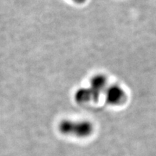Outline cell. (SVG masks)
Here are the masks:
<instances>
[{
    "instance_id": "1",
    "label": "cell",
    "mask_w": 156,
    "mask_h": 156,
    "mask_svg": "<svg viewBox=\"0 0 156 156\" xmlns=\"http://www.w3.org/2000/svg\"><path fill=\"white\" fill-rule=\"evenodd\" d=\"M58 130L64 135L85 138L92 134L93 126L88 121L64 119L58 124Z\"/></svg>"
},
{
    "instance_id": "2",
    "label": "cell",
    "mask_w": 156,
    "mask_h": 156,
    "mask_svg": "<svg viewBox=\"0 0 156 156\" xmlns=\"http://www.w3.org/2000/svg\"><path fill=\"white\" fill-rule=\"evenodd\" d=\"M106 101L112 106H119L125 102L126 95L125 91L118 85H112L106 89Z\"/></svg>"
},
{
    "instance_id": "3",
    "label": "cell",
    "mask_w": 156,
    "mask_h": 156,
    "mask_svg": "<svg viewBox=\"0 0 156 156\" xmlns=\"http://www.w3.org/2000/svg\"><path fill=\"white\" fill-rule=\"evenodd\" d=\"M107 85L106 77L103 75H97L93 77L90 80L89 88L91 90L97 101L103 91H104Z\"/></svg>"
},
{
    "instance_id": "4",
    "label": "cell",
    "mask_w": 156,
    "mask_h": 156,
    "mask_svg": "<svg viewBox=\"0 0 156 156\" xmlns=\"http://www.w3.org/2000/svg\"><path fill=\"white\" fill-rule=\"evenodd\" d=\"M75 99L79 103H88L90 101H97L95 95L89 87H83L76 92Z\"/></svg>"
},
{
    "instance_id": "5",
    "label": "cell",
    "mask_w": 156,
    "mask_h": 156,
    "mask_svg": "<svg viewBox=\"0 0 156 156\" xmlns=\"http://www.w3.org/2000/svg\"><path fill=\"white\" fill-rule=\"evenodd\" d=\"M74 2L77 4H83L86 2V0H73Z\"/></svg>"
}]
</instances>
